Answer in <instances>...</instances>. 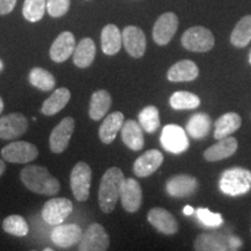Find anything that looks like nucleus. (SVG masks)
Returning a JSON list of instances; mask_svg holds the SVG:
<instances>
[{
	"instance_id": "obj_29",
	"label": "nucleus",
	"mask_w": 251,
	"mask_h": 251,
	"mask_svg": "<svg viewBox=\"0 0 251 251\" xmlns=\"http://www.w3.org/2000/svg\"><path fill=\"white\" fill-rule=\"evenodd\" d=\"M96 57V45L90 37L80 40L74 52V62L78 68L85 69L92 64Z\"/></svg>"
},
{
	"instance_id": "obj_38",
	"label": "nucleus",
	"mask_w": 251,
	"mask_h": 251,
	"mask_svg": "<svg viewBox=\"0 0 251 251\" xmlns=\"http://www.w3.org/2000/svg\"><path fill=\"white\" fill-rule=\"evenodd\" d=\"M70 7V0H47V11L50 17H63Z\"/></svg>"
},
{
	"instance_id": "obj_36",
	"label": "nucleus",
	"mask_w": 251,
	"mask_h": 251,
	"mask_svg": "<svg viewBox=\"0 0 251 251\" xmlns=\"http://www.w3.org/2000/svg\"><path fill=\"white\" fill-rule=\"evenodd\" d=\"M47 0H25L23 13L29 23H37L46 13Z\"/></svg>"
},
{
	"instance_id": "obj_10",
	"label": "nucleus",
	"mask_w": 251,
	"mask_h": 251,
	"mask_svg": "<svg viewBox=\"0 0 251 251\" xmlns=\"http://www.w3.org/2000/svg\"><path fill=\"white\" fill-rule=\"evenodd\" d=\"M177 15L172 12H166L157 19L155 26L152 29L153 41L158 46H166L175 36L176 31L178 29Z\"/></svg>"
},
{
	"instance_id": "obj_18",
	"label": "nucleus",
	"mask_w": 251,
	"mask_h": 251,
	"mask_svg": "<svg viewBox=\"0 0 251 251\" xmlns=\"http://www.w3.org/2000/svg\"><path fill=\"white\" fill-rule=\"evenodd\" d=\"M148 221L153 228L164 235H175L178 231V224L170 212L161 207H155L148 213Z\"/></svg>"
},
{
	"instance_id": "obj_22",
	"label": "nucleus",
	"mask_w": 251,
	"mask_h": 251,
	"mask_svg": "<svg viewBox=\"0 0 251 251\" xmlns=\"http://www.w3.org/2000/svg\"><path fill=\"white\" fill-rule=\"evenodd\" d=\"M122 141L128 148L134 151H140L144 147L143 128L134 120H127L121 128Z\"/></svg>"
},
{
	"instance_id": "obj_28",
	"label": "nucleus",
	"mask_w": 251,
	"mask_h": 251,
	"mask_svg": "<svg viewBox=\"0 0 251 251\" xmlns=\"http://www.w3.org/2000/svg\"><path fill=\"white\" fill-rule=\"evenodd\" d=\"M71 98V93L67 87H61L55 91L48 99L43 102L41 112L47 117L57 114L59 111H62L65 106L68 105L69 100Z\"/></svg>"
},
{
	"instance_id": "obj_45",
	"label": "nucleus",
	"mask_w": 251,
	"mask_h": 251,
	"mask_svg": "<svg viewBox=\"0 0 251 251\" xmlns=\"http://www.w3.org/2000/svg\"><path fill=\"white\" fill-rule=\"evenodd\" d=\"M46 251H52V249H50V248H47V249H45Z\"/></svg>"
},
{
	"instance_id": "obj_5",
	"label": "nucleus",
	"mask_w": 251,
	"mask_h": 251,
	"mask_svg": "<svg viewBox=\"0 0 251 251\" xmlns=\"http://www.w3.org/2000/svg\"><path fill=\"white\" fill-rule=\"evenodd\" d=\"M92 170L85 162H78L70 175V186L78 201H86L90 196Z\"/></svg>"
},
{
	"instance_id": "obj_4",
	"label": "nucleus",
	"mask_w": 251,
	"mask_h": 251,
	"mask_svg": "<svg viewBox=\"0 0 251 251\" xmlns=\"http://www.w3.org/2000/svg\"><path fill=\"white\" fill-rule=\"evenodd\" d=\"M181 45L185 49L194 52H207L215 45L214 35L205 27H191L181 36Z\"/></svg>"
},
{
	"instance_id": "obj_15",
	"label": "nucleus",
	"mask_w": 251,
	"mask_h": 251,
	"mask_svg": "<svg viewBox=\"0 0 251 251\" xmlns=\"http://www.w3.org/2000/svg\"><path fill=\"white\" fill-rule=\"evenodd\" d=\"M166 192L174 198H187L196 193L198 180L192 176L177 175L166 181Z\"/></svg>"
},
{
	"instance_id": "obj_19",
	"label": "nucleus",
	"mask_w": 251,
	"mask_h": 251,
	"mask_svg": "<svg viewBox=\"0 0 251 251\" xmlns=\"http://www.w3.org/2000/svg\"><path fill=\"white\" fill-rule=\"evenodd\" d=\"M76 40L70 31H63L50 48V58L56 63H63L70 57L76 49Z\"/></svg>"
},
{
	"instance_id": "obj_24",
	"label": "nucleus",
	"mask_w": 251,
	"mask_h": 251,
	"mask_svg": "<svg viewBox=\"0 0 251 251\" xmlns=\"http://www.w3.org/2000/svg\"><path fill=\"white\" fill-rule=\"evenodd\" d=\"M199 76V68L193 61L183 59L177 62L169 69L168 79L174 83L178 81H191Z\"/></svg>"
},
{
	"instance_id": "obj_1",
	"label": "nucleus",
	"mask_w": 251,
	"mask_h": 251,
	"mask_svg": "<svg viewBox=\"0 0 251 251\" xmlns=\"http://www.w3.org/2000/svg\"><path fill=\"white\" fill-rule=\"evenodd\" d=\"M20 178L28 190L42 196H55L61 188L57 178L52 177L43 166L27 165L21 170Z\"/></svg>"
},
{
	"instance_id": "obj_42",
	"label": "nucleus",
	"mask_w": 251,
	"mask_h": 251,
	"mask_svg": "<svg viewBox=\"0 0 251 251\" xmlns=\"http://www.w3.org/2000/svg\"><path fill=\"white\" fill-rule=\"evenodd\" d=\"M2 111H4V101H2L1 97H0V114H1Z\"/></svg>"
},
{
	"instance_id": "obj_3",
	"label": "nucleus",
	"mask_w": 251,
	"mask_h": 251,
	"mask_svg": "<svg viewBox=\"0 0 251 251\" xmlns=\"http://www.w3.org/2000/svg\"><path fill=\"white\" fill-rule=\"evenodd\" d=\"M219 186L222 193L230 197L246 194L251 190V171L243 168H231L221 175Z\"/></svg>"
},
{
	"instance_id": "obj_8",
	"label": "nucleus",
	"mask_w": 251,
	"mask_h": 251,
	"mask_svg": "<svg viewBox=\"0 0 251 251\" xmlns=\"http://www.w3.org/2000/svg\"><path fill=\"white\" fill-rule=\"evenodd\" d=\"M72 208H74V205L71 200L67 198H54L47 201L43 206L42 218L49 225H61L71 214Z\"/></svg>"
},
{
	"instance_id": "obj_37",
	"label": "nucleus",
	"mask_w": 251,
	"mask_h": 251,
	"mask_svg": "<svg viewBox=\"0 0 251 251\" xmlns=\"http://www.w3.org/2000/svg\"><path fill=\"white\" fill-rule=\"evenodd\" d=\"M197 216L198 219H199V221L201 222L202 225H205L206 227L216 228L224 224L222 215L219 214V213H212L211 211H208V208H201V207L198 208Z\"/></svg>"
},
{
	"instance_id": "obj_27",
	"label": "nucleus",
	"mask_w": 251,
	"mask_h": 251,
	"mask_svg": "<svg viewBox=\"0 0 251 251\" xmlns=\"http://www.w3.org/2000/svg\"><path fill=\"white\" fill-rule=\"evenodd\" d=\"M241 124H242V120L237 113H226L215 121L214 137L216 140L225 139L228 135L235 133L241 127Z\"/></svg>"
},
{
	"instance_id": "obj_43",
	"label": "nucleus",
	"mask_w": 251,
	"mask_h": 251,
	"mask_svg": "<svg viewBox=\"0 0 251 251\" xmlns=\"http://www.w3.org/2000/svg\"><path fill=\"white\" fill-rule=\"evenodd\" d=\"M4 70V63H2L1 59H0V72Z\"/></svg>"
},
{
	"instance_id": "obj_33",
	"label": "nucleus",
	"mask_w": 251,
	"mask_h": 251,
	"mask_svg": "<svg viewBox=\"0 0 251 251\" xmlns=\"http://www.w3.org/2000/svg\"><path fill=\"white\" fill-rule=\"evenodd\" d=\"M170 105L174 109H194L199 107L200 99L194 93L178 91L171 96Z\"/></svg>"
},
{
	"instance_id": "obj_30",
	"label": "nucleus",
	"mask_w": 251,
	"mask_h": 251,
	"mask_svg": "<svg viewBox=\"0 0 251 251\" xmlns=\"http://www.w3.org/2000/svg\"><path fill=\"white\" fill-rule=\"evenodd\" d=\"M212 120L208 114L206 113H197L191 117L186 125V130L190 136L193 139L200 140L207 136V134L211 130Z\"/></svg>"
},
{
	"instance_id": "obj_2",
	"label": "nucleus",
	"mask_w": 251,
	"mask_h": 251,
	"mask_svg": "<svg viewBox=\"0 0 251 251\" xmlns=\"http://www.w3.org/2000/svg\"><path fill=\"white\" fill-rule=\"evenodd\" d=\"M125 179L124 172L121 171V169L115 168V166L108 169L103 174L100 181L98 200L100 208L106 214L114 211L118 199L120 198L121 187Z\"/></svg>"
},
{
	"instance_id": "obj_20",
	"label": "nucleus",
	"mask_w": 251,
	"mask_h": 251,
	"mask_svg": "<svg viewBox=\"0 0 251 251\" xmlns=\"http://www.w3.org/2000/svg\"><path fill=\"white\" fill-rule=\"evenodd\" d=\"M81 236V228L77 225H57L51 231V241L61 248H69L79 243Z\"/></svg>"
},
{
	"instance_id": "obj_12",
	"label": "nucleus",
	"mask_w": 251,
	"mask_h": 251,
	"mask_svg": "<svg viewBox=\"0 0 251 251\" xmlns=\"http://www.w3.org/2000/svg\"><path fill=\"white\" fill-rule=\"evenodd\" d=\"M28 128L27 118L21 113H11L0 118V139L14 140L23 136Z\"/></svg>"
},
{
	"instance_id": "obj_32",
	"label": "nucleus",
	"mask_w": 251,
	"mask_h": 251,
	"mask_svg": "<svg viewBox=\"0 0 251 251\" xmlns=\"http://www.w3.org/2000/svg\"><path fill=\"white\" fill-rule=\"evenodd\" d=\"M29 83L41 91H50L56 85L55 77L42 68H34L29 72Z\"/></svg>"
},
{
	"instance_id": "obj_7",
	"label": "nucleus",
	"mask_w": 251,
	"mask_h": 251,
	"mask_svg": "<svg viewBox=\"0 0 251 251\" xmlns=\"http://www.w3.org/2000/svg\"><path fill=\"white\" fill-rule=\"evenodd\" d=\"M109 247V237L105 228L99 224L89 226L79 241V251H105Z\"/></svg>"
},
{
	"instance_id": "obj_23",
	"label": "nucleus",
	"mask_w": 251,
	"mask_h": 251,
	"mask_svg": "<svg viewBox=\"0 0 251 251\" xmlns=\"http://www.w3.org/2000/svg\"><path fill=\"white\" fill-rule=\"evenodd\" d=\"M125 124V115L121 112H113L105 118L99 128V139L103 144H111L117 137L118 131Z\"/></svg>"
},
{
	"instance_id": "obj_17",
	"label": "nucleus",
	"mask_w": 251,
	"mask_h": 251,
	"mask_svg": "<svg viewBox=\"0 0 251 251\" xmlns=\"http://www.w3.org/2000/svg\"><path fill=\"white\" fill-rule=\"evenodd\" d=\"M197 251H226L230 250V235L225 233L200 234L194 241Z\"/></svg>"
},
{
	"instance_id": "obj_31",
	"label": "nucleus",
	"mask_w": 251,
	"mask_h": 251,
	"mask_svg": "<svg viewBox=\"0 0 251 251\" xmlns=\"http://www.w3.org/2000/svg\"><path fill=\"white\" fill-rule=\"evenodd\" d=\"M251 41V15H246L238 21L230 35L231 45L236 48H244Z\"/></svg>"
},
{
	"instance_id": "obj_13",
	"label": "nucleus",
	"mask_w": 251,
	"mask_h": 251,
	"mask_svg": "<svg viewBox=\"0 0 251 251\" xmlns=\"http://www.w3.org/2000/svg\"><path fill=\"white\" fill-rule=\"evenodd\" d=\"M122 43H124L126 51L134 58L142 57L144 52H146V35H144L143 30L139 27H126L122 31Z\"/></svg>"
},
{
	"instance_id": "obj_35",
	"label": "nucleus",
	"mask_w": 251,
	"mask_h": 251,
	"mask_svg": "<svg viewBox=\"0 0 251 251\" xmlns=\"http://www.w3.org/2000/svg\"><path fill=\"white\" fill-rule=\"evenodd\" d=\"M2 229L5 233L17 237L26 236L29 231L27 221L20 215H9L2 222Z\"/></svg>"
},
{
	"instance_id": "obj_6",
	"label": "nucleus",
	"mask_w": 251,
	"mask_h": 251,
	"mask_svg": "<svg viewBox=\"0 0 251 251\" xmlns=\"http://www.w3.org/2000/svg\"><path fill=\"white\" fill-rule=\"evenodd\" d=\"M39 156V150L34 144L27 141H17L5 146L1 149V157L6 162L25 164L33 162Z\"/></svg>"
},
{
	"instance_id": "obj_16",
	"label": "nucleus",
	"mask_w": 251,
	"mask_h": 251,
	"mask_svg": "<svg viewBox=\"0 0 251 251\" xmlns=\"http://www.w3.org/2000/svg\"><path fill=\"white\" fill-rule=\"evenodd\" d=\"M163 161H164V157H163V153L161 151L156 149L148 150L135 161L133 168L134 174L140 178H146L148 176H151L153 172L158 170Z\"/></svg>"
},
{
	"instance_id": "obj_9",
	"label": "nucleus",
	"mask_w": 251,
	"mask_h": 251,
	"mask_svg": "<svg viewBox=\"0 0 251 251\" xmlns=\"http://www.w3.org/2000/svg\"><path fill=\"white\" fill-rule=\"evenodd\" d=\"M162 147L171 153L184 152L188 148V139L183 128L177 125H168L163 128L161 135Z\"/></svg>"
},
{
	"instance_id": "obj_11",
	"label": "nucleus",
	"mask_w": 251,
	"mask_h": 251,
	"mask_svg": "<svg viewBox=\"0 0 251 251\" xmlns=\"http://www.w3.org/2000/svg\"><path fill=\"white\" fill-rule=\"evenodd\" d=\"M75 130V120L71 117L64 118L52 129L49 137V147L54 153H61L68 148Z\"/></svg>"
},
{
	"instance_id": "obj_39",
	"label": "nucleus",
	"mask_w": 251,
	"mask_h": 251,
	"mask_svg": "<svg viewBox=\"0 0 251 251\" xmlns=\"http://www.w3.org/2000/svg\"><path fill=\"white\" fill-rule=\"evenodd\" d=\"M17 5V0H0V15L11 13Z\"/></svg>"
},
{
	"instance_id": "obj_25",
	"label": "nucleus",
	"mask_w": 251,
	"mask_h": 251,
	"mask_svg": "<svg viewBox=\"0 0 251 251\" xmlns=\"http://www.w3.org/2000/svg\"><path fill=\"white\" fill-rule=\"evenodd\" d=\"M112 105V97L106 90L96 91L91 97L89 115L94 121H99L107 114Z\"/></svg>"
},
{
	"instance_id": "obj_40",
	"label": "nucleus",
	"mask_w": 251,
	"mask_h": 251,
	"mask_svg": "<svg viewBox=\"0 0 251 251\" xmlns=\"http://www.w3.org/2000/svg\"><path fill=\"white\" fill-rule=\"evenodd\" d=\"M183 212H184L185 215H192L194 213V209L191 206H185Z\"/></svg>"
},
{
	"instance_id": "obj_21",
	"label": "nucleus",
	"mask_w": 251,
	"mask_h": 251,
	"mask_svg": "<svg viewBox=\"0 0 251 251\" xmlns=\"http://www.w3.org/2000/svg\"><path fill=\"white\" fill-rule=\"evenodd\" d=\"M238 148L237 140L235 137H225V139L219 140L216 144H213L208 149L205 150L203 157L206 161L208 162H218L222 159L228 158V157L233 156Z\"/></svg>"
},
{
	"instance_id": "obj_41",
	"label": "nucleus",
	"mask_w": 251,
	"mask_h": 251,
	"mask_svg": "<svg viewBox=\"0 0 251 251\" xmlns=\"http://www.w3.org/2000/svg\"><path fill=\"white\" fill-rule=\"evenodd\" d=\"M5 169H6V164L5 162L2 161V159H0V176L5 172Z\"/></svg>"
},
{
	"instance_id": "obj_26",
	"label": "nucleus",
	"mask_w": 251,
	"mask_h": 251,
	"mask_svg": "<svg viewBox=\"0 0 251 251\" xmlns=\"http://www.w3.org/2000/svg\"><path fill=\"white\" fill-rule=\"evenodd\" d=\"M122 43V33L115 25H107L101 31V49L103 54L115 55L120 51Z\"/></svg>"
},
{
	"instance_id": "obj_14",
	"label": "nucleus",
	"mask_w": 251,
	"mask_h": 251,
	"mask_svg": "<svg viewBox=\"0 0 251 251\" xmlns=\"http://www.w3.org/2000/svg\"><path fill=\"white\" fill-rule=\"evenodd\" d=\"M120 199L126 212L135 213L139 211L142 205V188L139 181L133 178L125 179L121 187Z\"/></svg>"
},
{
	"instance_id": "obj_44",
	"label": "nucleus",
	"mask_w": 251,
	"mask_h": 251,
	"mask_svg": "<svg viewBox=\"0 0 251 251\" xmlns=\"http://www.w3.org/2000/svg\"><path fill=\"white\" fill-rule=\"evenodd\" d=\"M249 63H250V65H251V51H250V55H249Z\"/></svg>"
},
{
	"instance_id": "obj_34",
	"label": "nucleus",
	"mask_w": 251,
	"mask_h": 251,
	"mask_svg": "<svg viewBox=\"0 0 251 251\" xmlns=\"http://www.w3.org/2000/svg\"><path fill=\"white\" fill-rule=\"evenodd\" d=\"M139 122L142 126L143 130H146L147 133H155L159 128V126H161L158 109L155 106H147V107H144L139 114Z\"/></svg>"
}]
</instances>
